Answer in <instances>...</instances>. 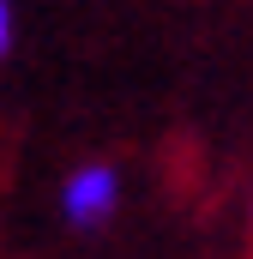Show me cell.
<instances>
[{
    "label": "cell",
    "mask_w": 253,
    "mask_h": 259,
    "mask_svg": "<svg viewBox=\"0 0 253 259\" xmlns=\"http://www.w3.org/2000/svg\"><path fill=\"white\" fill-rule=\"evenodd\" d=\"M121 211V169L115 163H78L61 181V217L72 229H103Z\"/></svg>",
    "instance_id": "1"
},
{
    "label": "cell",
    "mask_w": 253,
    "mask_h": 259,
    "mask_svg": "<svg viewBox=\"0 0 253 259\" xmlns=\"http://www.w3.org/2000/svg\"><path fill=\"white\" fill-rule=\"evenodd\" d=\"M6 49H12V0H0V61H6Z\"/></svg>",
    "instance_id": "2"
},
{
    "label": "cell",
    "mask_w": 253,
    "mask_h": 259,
    "mask_svg": "<svg viewBox=\"0 0 253 259\" xmlns=\"http://www.w3.org/2000/svg\"><path fill=\"white\" fill-rule=\"evenodd\" d=\"M247 223H253V205H247Z\"/></svg>",
    "instance_id": "3"
}]
</instances>
